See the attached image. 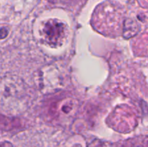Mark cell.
<instances>
[{
    "label": "cell",
    "instance_id": "obj_1",
    "mask_svg": "<svg viewBox=\"0 0 148 147\" xmlns=\"http://www.w3.org/2000/svg\"><path fill=\"white\" fill-rule=\"evenodd\" d=\"M125 11L120 4L106 1L98 6L92 14V24L101 34L117 37L122 33Z\"/></svg>",
    "mask_w": 148,
    "mask_h": 147
},
{
    "label": "cell",
    "instance_id": "obj_2",
    "mask_svg": "<svg viewBox=\"0 0 148 147\" xmlns=\"http://www.w3.org/2000/svg\"><path fill=\"white\" fill-rule=\"evenodd\" d=\"M44 42L52 48L63 45L67 37V27L64 23L52 19L44 23L42 29Z\"/></svg>",
    "mask_w": 148,
    "mask_h": 147
},
{
    "label": "cell",
    "instance_id": "obj_3",
    "mask_svg": "<svg viewBox=\"0 0 148 147\" xmlns=\"http://www.w3.org/2000/svg\"><path fill=\"white\" fill-rule=\"evenodd\" d=\"M141 30L140 23L134 19L127 17L123 23L122 35L126 39H129L135 36Z\"/></svg>",
    "mask_w": 148,
    "mask_h": 147
},
{
    "label": "cell",
    "instance_id": "obj_4",
    "mask_svg": "<svg viewBox=\"0 0 148 147\" xmlns=\"http://www.w3.org/2000/svg\"><path fill=\"white\" fill-rule=\"evenodd\" d=\"M9 28L7 27H2L0 28V40L4 39L8 35Z\"/></svg>",
    "mask_w": 148,
    "mask_h": 147
},
{
    "label": "cell",
    "instance_id": "obj_5",
    "mask_svg": "<svg viewBox=\"0 0 148 147\" xmlns=\"http://www.w3.org/2000/svg\"><path fill=\"white\" fill-rule=\"evenodd\" d=\"M0 147H13L10 143L4 141V142L0 143Z\"/></svg>",
    "mask_w": 148,
    "mask_h": 147
}]
</instances>
